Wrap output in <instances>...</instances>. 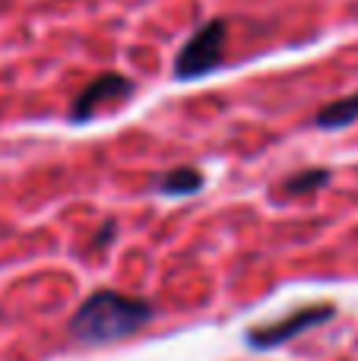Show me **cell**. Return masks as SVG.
<instances>
[{"label": "cell", "instance_id": "obj_7", "mask_svg": "<svg viewBox=\"0 0 358 361\" xmlns=\"http://www.w3.org/2000/svg\"><path fill=\"white\" fill-rule=\"evenodd\" d=\"M330 178V171L323 169H314V171H302V175H292L289 180L283 184L285 193H302V190H317V187H323Z\"/></svg>", "mask_w": 358, "mask_h": 361}, {"label": "cell", "instance_id": "obj_1", "mask_svg": "<svg viewBox=\"0 0 358 361\" xmlns=\"http://www.w3.org/2000/svg\"><path fill=\"white\" fill-rule=\"evenodd\" d=\"M152 320V305L133 295L99 288L80 305L76 317L70 320V333L82 345H111L140 333Z\"/></svg>", "mask_w": 358, "mask_h": 361}, {"label": "cell", "instance_id": "obj_3", "mask_svg": "<svg viewBox=\"0 0 358 361\" xmlns=\"http://www.w3.org/2000/svg\"><path fill=\"white\" fill-rule=\"evenodd\" d=\"M336 307L333 305H311V307H302V311H292L285 314V317L273 320V324H264V326H254V330L245 333L247 345L251 349H276V345L289 343V339H295L298 333L304 330H314V326L327 324V320H333Z\"/></svg>", "mask_w": 358, "mask_h": 361}, {"label": "cell", "instance_id": "obj_5", "mask_svg": "<svg viewBox=\"0 0 358 361\" xmlns=\"http://www.w3.org/2000/svg\"><path fill=\"white\" fill-rule=\"evenodd\" d=\"M355 121H358V92L346 95V99L333 102V105H327V108H321L314 124L323 127V130H342V127L355 124Z\"/></svg>", "mask_w": 358, "mask_h": 361}, {"label": "cell", "instance_id": "obj_4", "mask_svg": "<svg viewBox=\"0 0 358 361\" xmlns=\"http://www.w3.org/2000/svg\"><path fill=\"white\" fill-rule=\"evenodd\" d=\"M130 92H133V82L127 80V76H121V73H101L99 80H92L80 92V99L73 102V111H70V118L82 124V121H89L95 111H101V105H108V102H121V99H127Z\"/></svg>", "mask_w": 358, "mask_h": 361}, {"label": "cell", "instance_id": "obj_6", "mask_svg": "<svg viewBox=\"0 0 358 361\" xmlns=\"http://www.w3.org/2000/svg\"><path fill=\"white\" fill-rule=\"evenodd\" d=\"M200 187H203V175L197 169H178L156 180V190L165 193V197H187V193H197Z\"/></svg>", "mask_w": 358, "mask_h": 361}, {"label": "cell", "instance_id": "obj_2", "mask_svg": "<svg viewBox=\"0 0 358 361\" xmlns=\"http://www.w3.org/2000/svg\"><path fill=\"white\" fill-rule=\"evenodd\" d=\"M228 25L226 19H209L194 35L184 42L181 54L175 57V76L178 80H197V76L213 73L222 63V48H226Z\"/></svg>", "mask_w": 358, "mask_h": 361}]
</instances>
